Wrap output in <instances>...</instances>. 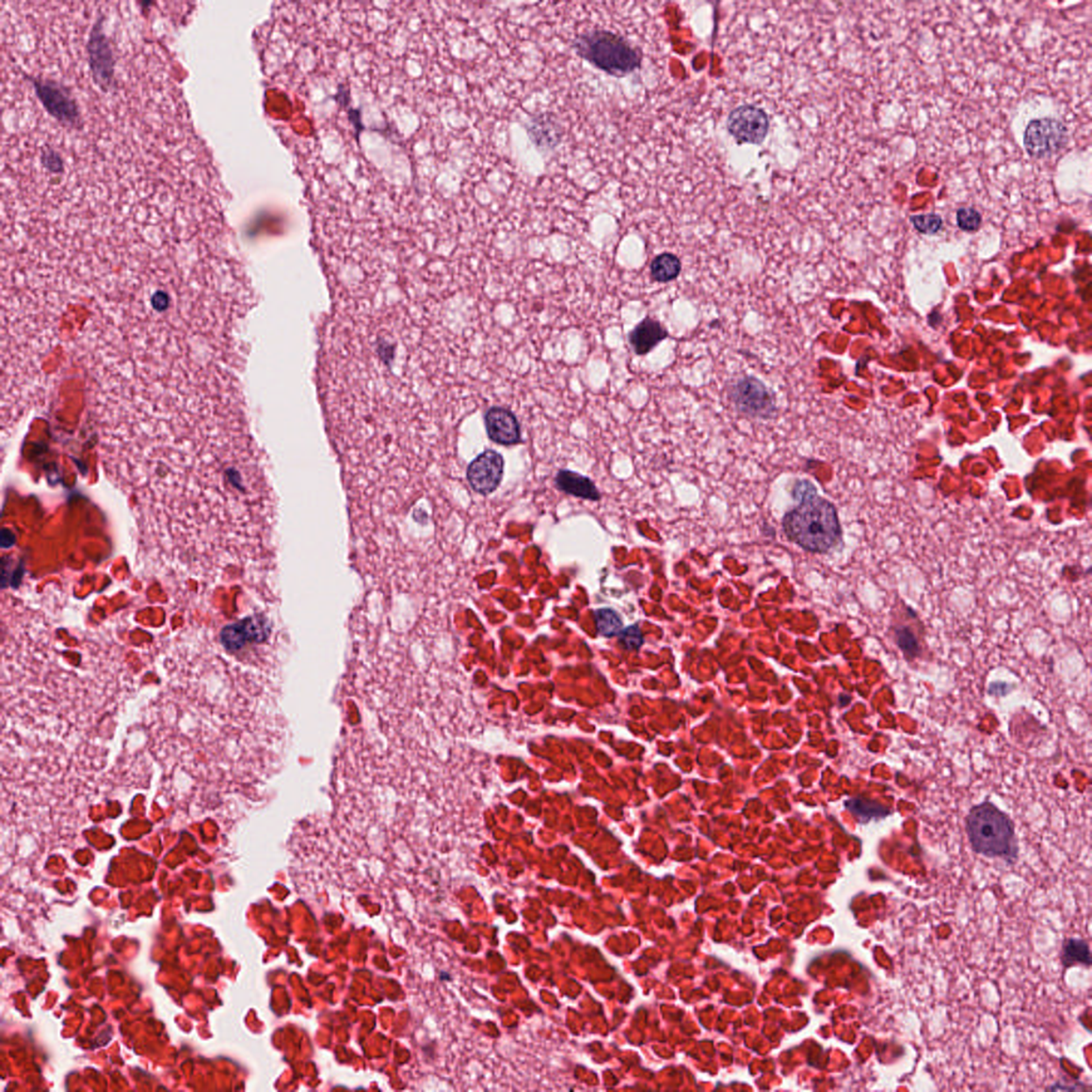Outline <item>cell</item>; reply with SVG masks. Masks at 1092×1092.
Instances as JSON below:
<instances>
[{"label":"cell","instance_id":"ffe728a7","mask_svg":"<svg viewBox=\"0 0 1092 1092\" xmlns=\"http://www.w3.org/2000/svg\"><path fill=\"white\" fill-rule=\"evenodd\" d=\"M618 636L619 643L628 651L639 650L644 643L643 635L637 624L622 629Z\"/></svg>","mask_w":1092,"mask_h":1092},{"label":"cell","instance_id":"ac0fdd59","mask_svg":"<svg viewBox=\"0 0 1092 1092\" xmlns=\"http://www.w3.org/2000/svg\"><path fill=\"white\" fill-rule=\"evenodd\" d=\"M910 220L914 228L925 235L937 234L943 226V220L937 214L916 215L912 216Z\"/></svg>","mask_w":1092,"mask_h":1092},{"label":"cell","instance_id":"7c38bea8","mask_svg":"<svg viewBox=\"0 0 1092 1092\" xmlns=\"http://www.w3.org/2000/svg\"><path fill=\"white\" fill-rule=\"evenodd\" d=\"M528 132L531 140L539 147L553 150L562 140V129L558 123L550 119L549 115H542L531 120Z\"/></svg>","mask_w":1092,"mask_h":1092},{"label":"cell","instance_id":"30bf717a","mask_svg":"<svg viewBox=\"0 0 1092 1092\" xmlns=\"http://www.w3.org/2000/svg\"><path fill=\"white\" fill-rule=\"evenodd\" d=\"M668 337V330L661 323L646 317L629 332L628 341L637 356H646Z\"/></svg>","mask_w":1092,"mask_h":1092},{"label":"cell","instance_id":"8fae6325","mask_svg":"<svg viewBox=\"0 0 1092 1092\" xmlns=\"http://www.w3.org/2000/svg\"><path fill=\"white\" fill-rule=\"evenodd\" d=\"M556 486L564 493L577 496V498L597 501L601 499V494L593 484L592 479L575 472L562 470L558 472L555 479Z\"/></svg>","mask_w":1092,"mask_h":1092},{"label":"cell","instance_id":"277c9868","mask_svg":"<svg viewBox=\"0 0 1092 1092\" xmlns=\"http://www.w3.org/2000/svg\"><path fill=\"white\" fill-rule=\"evenodd\" d=\"M572 47L580 58L608 75L622 77L642 66V53L621 34L592 29L578 34Z\"/></svg>","mask_w":1092,"mask_h":1092},{"label":"cell","instance_id":"6da1fadb","mask_svg":"<svg viewBox=\"0 0 1092 1092\" xmlns=\"http://www.w3.org/2000/svg\"><path fill=\"white\" fill-rule=\"evenodd\" d=\"M179 63L162 38L96 19L2 58V224L57 232L159 228L224 204Z\"/></svg>","mask_w":1092,"mask_h":1092},{"label":"cell","instance_id":"8992f818","mask_svg":"<svg viewBox=\"0 0 1092 1092\" xmlns=\"http://www.w3.org/2000/svg\"><path fill=\"white\" fill-rule=\"evenodd\" d=\"M1067 127L1051 117L1036 119L1027 125L1023 144L1027 154L1036 160L1059 154L1067 145Z\"/></svg>","mask_w":1092,"mask_h":1092},{"label":"cell","instance_id":"ba28073f","mask_svg":"<svg viewBox=\"0 0 1092 1092\" xmlns=\"http://www.w3.org/2000/svg\"><path fill=\"white\" fill-rule=\"evenodd\" d=\"M504 465L500 452L493 450L482 452L467 467V479L472 488L482 495L491 494L503 479Z\"/></svg>","mask_w":1092,"mask_h":1092},{"label":"cell","instance_id":"9c48e42d","mask_svg":"<svg viewBox=\"0 0 1092 1092\" xmlns=\"http://www.w3.org/2000/svg\"><path fill=\"white\" fill-rule=\"evenodd\" d=\"M485 425L489 439L500 445H515L522 440L518 418L506 408H490L485 415Z\"/></svg>","mask_w":1092,"mask_h":1092},{"label":"cell","instance_id":"9a60e30c","mask_svg":"<svg viewBox=\"0 0 1092 1092\" xmlns=\"http://www.w3.org/2000/svg\"><path fill=\"white\" fill-rule=\"evenodd\" d=\"M595 624H597L598 632L604 637L612 638L618 636L622 631L623 622L617 612L611 608L598 609L594 613Z\"/></svg>","mask_w":1092,"mask_h":1092},{"label":"cell","instance_id":"3957f363","mask_svg":"<svg viewBox=\"0 0 1092 1092\" xmlns=\"http://www.w3.org/2000/svg\"><path fill=\"white\" fill-rule=\"evenodd\" d=\"M967 833L976 854L1010 863L1017 860L1015 825L995 805L987 801L973 806L967 818Z\"/></svg>","mask_w":1092,"mask_h":1092},{"label":"cell","instance_id":"d6986e66","mask_svg":"<svg viewBox=\"0 0 1092 1092\" xmlns=\"http://www.w3.org/2000/svg\"><path fill=\"white\" fill-rule=\"evenodd\" d=\"M957 224L964 232L972 233L980 230L982 225V215L980 211L972 208H962L957 210Z\"/></svg>","mask_w":1092,"mask_h":1092},{"label":"cell","instance_id":"5bb4252c","mask_svg":"<svg viewBox=\"0 0 1092 1092\" xmlns=\"http://www.w3.org/2000/svg\"><path fill=\"white\" fill-rule=\"evenodd\" d=\"M1061 961L1066 968L1074 967L1076 964L1090 967L1092 959L1088 943L1084 939H1067L1062 946Z\"/></svg>","mask_w":1092,"mask_h":1092},{"label":"cell","instance_id":"7a4b0ae2","mask_svg":"<svg viewBox=\"0 0 1092 1092\" xmlns=\"http://www.w3.org/2000/svg\"><path fill=\"white\" fill-rule=\"evenodd\" d=\"M794 495L800 500V505L784 515L786 537L806 552L828 553L842 539V528L834 505L819 498L809 481H799Z\"/></svg>","mask_w":1092,"mask_h":1092},{"label":"cell","instance_id":"4fadbf2b","mask_svg":"<svg viewBox=\"0 0 1092 1092\" xmlns=\"http://www.w3.org/2000/svg\"><path fill=\"white\" fill-rule=\"evenodd\" d=\"M651 277L658 283L675 281L682 273L681 259L673 253L657 255L651 263Z\"/></svg>","mask_w":1092,"mask_h":1092},{"label":"cell","instance_id":"2e32d148","mask_svg":"<svg viewBox=\"0 0 1092 1092\" xmlns=\"http://www.w3.org/2000/svg\"><path fill=\"white\" fill-rule=\"evenodd\" d=\"M847 808L853 814L858 816L861 820L868 821L873 819L885 818L890 811L885 806L875 803V801L865 799H850L846 803Z\"/></svg>","mask_w":1092,"mask_h":1092},{"label":"cell","instance_id":"5b68a950","mask_svg":"<svg viewBox=\"0 0 1092 1092\" xmlns=\"http://www.w3.org/2000/svg\"><path fill=\"white\" fill-rule=\"evenodd\" d=\"M736 410L749 417L772 420L778 413L774 392L754 376L740 378L730 388Z\"/></svg>","mask_w":1092,"mask_h":1092},{"label":"cell","instance_id":"52a82bcc","mask_svg":"<svg viewBox=\"0 0 1092 1092\" xmlns=\"http://www.w3.org/2000/svg\"><path fill=\"white\" fill-rule=\"evenodd\" d=\"M769 117L762 108L742 105L731 111L727 126L730 134L741 142L760 145L769 131Z\"/></svg>","mask_w":1092,"mask_h":1092},{"label":"cell","instance_id":"e0dca14e","mask_svg":"<svg viewBox=\"0 0 1092 1092\" xmlns=\"http://www.w3.org/2000/svg\"><path fill=\"white\" fill-rule=\"evenodd\" d=\"M895 637H897V644L900 651L908 659H913L921 653V647L916 635L911 628L908 627H898L895 629Z\"/></svg>","mask_w":1092,"mask_h":1092}]
</instances>
